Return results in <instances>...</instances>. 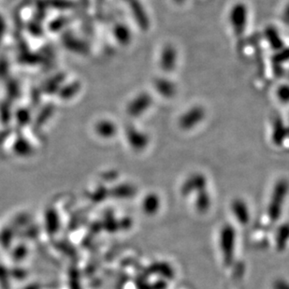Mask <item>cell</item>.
I'll list each match as a JSON object with an SVG mask.
<instances>
[{"label": "cell", "instance_id": "1", "mask_svg": "<svg viewBox=\"0 0 289 289\" xmlns=\"http://www.w3.org/2000/svg\"><path fill=\"white\" fill-rule=\"evenodd\" d=\"M288 189L289 184L286 180L278 181L274 186L271 198V203L269 205V217L271 220L276 221L280 217L281 208L285 201Z\"/></svg>", "mask_w": 289, "mask_h": 289}, {"label": "cell", "instance_id": "2", "mask_svg": "<svg viewBox=\"0 0 289 289\" xmlns=\"http://www.w3.org/2000/svg\"><path fill=\"white\" fill-rule=\"evenodd\" d=\"M220 248L224 255V260L230 264L233 260L235 249V231L231 226H224L220 232Z\"/></svg>", "mask_w": 289, "mask_h": 289}, {"label": "cell", "instance_id": "3", "mask_svg": "<svg viewBox=\"0 0 289 289\" xmlns=\"http://www.w3.org/2000/svg\"><path fill=\"white\" fill-rule=\"evenodd\" d=\"M204 109L201 107H194L188 109L181 117L179 125L184 130H189L199 125L204 118Z\"/></svg>", "mask_w": 289, "mask_h": 289}, {"label": "cell", "instance_id": "4", "mask_svg": "<svg viewBox=\"0 0 289 289\" xmlns=\"http://www.w3.org/2000/svg\"><path fill=\"white\" fill-rule=\"evenodd\" d=\"M230 21L234 31L237 34H241L247 22V12L243 7L235 8L230 14Z\"/></svg>", "mask_w": 289, "mask_h": 289}, {"label": "cell", "instance_id": "5", "mask_svg": "<svg viewBox=\"0 0 289 289\" xmlns=\"http://www.w3.org/2000/svg\"><path fill=\"white\" fill-rule=\"evenodd\" d=\"M176 51L172 46H167L163 49L160 56V65L165 72H171L175 68Z\"/></svg>", "mask_w": 289, "mask_h": 289}, {"label": "cell", "instance_id": "6", "mask_svg": "<svg viewBox=\"0 0 289 289\" xmlns=\"http://www.w3.org/2000/svg\"><path fill=\"white\" fill-rule=\"evenodd\" d=\"M232 211L236 218L241 224H246L249 220V211L246 203L241 199H236L232 202Z\"/></svg>", "mask_w": 289, "mask_h": 289}, {"label": "cell", "instance_id": "7", "mask_svg": "<svg viewBox=\"0 0 289 289\" xmlns=\"http://www.w3.org/2000/svg\"><path fill=\"white\" fill-rule=\"evenodd\" d=\"M204 185V178H202L201 176H195L193 178H190L184 183L183 188H182V193L185 195L192 190H203Z\"/></svg>", "mask_w": 289, "mask_h": 289}, {"label": "cell", "instance_id": "8", "mask_svg": "<svg viewBox=\"0 0 289 289\" xmlns=\"http://www.w3.org/2000/svg\"><path fill=\"white\" fill-rule=\"evenodd\" d=\"M159 205H160V201L157 195H149L145 198L144 201V209L147 214L153 215L158 211Z\"/></svg>", "mask_w": 289, "mask_h": 289}, {"label": "cell", "instance_id": "9", "mask_svg": "<svg viewBox=\"0 0 289 289\" xmlns=\"http://www.w3.org/2000/svg\"><path fill=\"white\" fill-rule=\"evenodd\" d=\"M157 90L164 96H172L175 93V88L171 83H169L167 80H160L157 81Z\"/></svg>", "mask_w": 289, "mask_h": 289}, {"label": "cell", "instance_id": "10", "mask_svg": "<svg viewBox=\"0 0 289 289\" xmlns=\"http://www.w3.org/2000/svg\"><path fill=\"white\" fill-rule=\"evenodd\" d=\"M210 206V198L209 195L204 192V190H200V194L199 198L197 199V208L200 211L203 212L206 211Z\"/></svg>", "mask_w": 289, "mask_h": 289}, {"label": "cell", "instance_id": "11", "mask_svg": "<svg viewBox=\"0 0 289 289\" xmlns=\"http://www.w3.org/2000/svg\"><path fill=\"white\" fill-rule=\"evenodd\" d=\"M289 237V226H283L278 231L277 245L280 248H284Z\"/></svg>", "mask_w": 289, "mask_h": 289}, {"label": "cell", "instance_id": "12", "mask_svg": "<svg viewBox=\"0 0 289 289\" xmlns=\"http://www.w3.org/2000/svg\"><path fill=\"white\" fill-rule=\"evenodd\" d=\"M277 96L279 100L283 103L289 102V85H282L278 88Z\"/></svg>", "mask_w": 289, "mask_h": 289}, {"label": "cell", "instance_id": "13", "mask_svg": "<svg viewBox=\"0 0 289 289\" xmlns=\"http://www.w3.org/2000/svg\"><path fill=\"white\" fill-rule=\"evenodd\" d=\"M273 289H289V283H287L286 281L283 280H279L276 281L273 285Z\"/></svg>", "mask_w": 289, "mask_h": 289}, {"label": "cell", "instance_id": "14", "mask_svg": "<svg viewBox=\"0 0 289 289\" xmlns=\"http://www.w3.org/2000/svg\"><path fill=\"white\" fill-rule=\"evenodd\" d=\"M284 21H285V23L289 24V8H288V10L284 14Z\"/></svg>", "mask_w": 289, "mask_h": 289}]
</instances>
